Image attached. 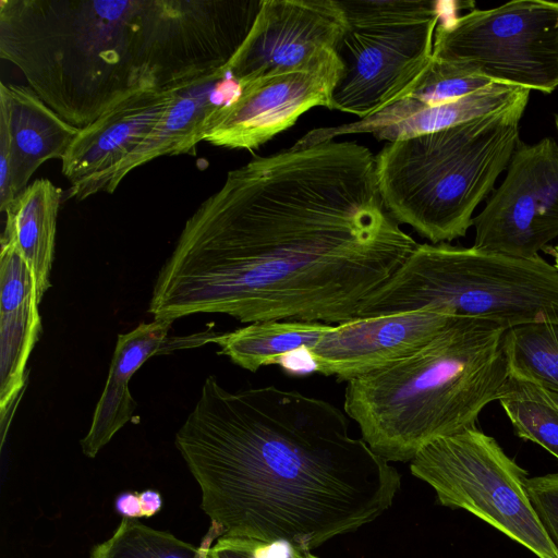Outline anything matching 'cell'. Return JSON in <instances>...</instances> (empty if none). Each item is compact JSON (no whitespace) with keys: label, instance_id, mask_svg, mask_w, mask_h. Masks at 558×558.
<instances>
[{"label":"cell","instance_id":"6da1fadb","mask_svg":"<svg viewBox=\"0 0 558 558\" xmlns=\"http://www.w3.org/2000/svg\"><path fill=\"white\" fill-rule=\"evenodd\" d=\"M417 245L386 210L367 147L292 146L227 173L186 220L148 312L339 325Z\"/></svg>","mask_w":558,"mask_h":558},{"label":"cell","instance_id":"7a4b0ae2","mask_svg":"<svg viewBox=\"0 0 558 558\" xmlns=\"http://www.w3.org/2000/svg\"><path fill=\"white\" fill-rule=\"evenodd\" d=\"M174 444L220 536L310 551L374 521L401 484L339 408L276 386L229 391L208 376Z\"/></svg>","mask_w":558,"mask_h":558},{"label":"cell","instance_id":"3957f363","mask_svg":"<svg viewBox=\"0 0 558 558\" xmlns=\"http://www.w3.org/2000/svg\"><path fill=\"white\" fill-rule=\"evenodd\" d=\"M507 328L453 317L412 354L347 383L344 412L388 462H408L430 441L475 427L510 379Z\"/></svg>","mask_w":558,"mask_h":558},{"label":"cell","instance_id":"277c9868","mask_svg":"<svg viewBox=\"0 0 558 558\" xmlns=\"http://www.w3.org/2000/svg\"><path fill=\"white\" fill-rule=\"evenodd\" d=\"M145 0H0V57L71 125L83 129L156 89L143 47Z\"/></svg>","mask_w":558,"mask_h":558},{"label":"cell","instance_id":"5b68a950","mask_svg":"<svg viewBox=\"0 0 558 558\" xmlns=\"http://www.w3.org/2000/svg\"><path fill=\"white\" fill-rule=\"evenodd\" d=\"M530 92L495 112L387 142L375 171L388 214L433 244L464 236L520 142Z\"/></svg>","mask_w":558,"mask_h":558},{"label":"cell","instance_id":"8992f818","mask_svg":"<svg viewBox=\"0 0 558 558\" xmlns=\"http://www.w3.org/2000/svg\"><path fill=\"white\" fill-rule=\"evenodd\" d=\"M433 310L509 329L558 324V269L537 256L517 258L474 246L418 244L361 304L356 318Z\"/></svg>","mask_w":558,"mask_h":558},{"label":"cell","instance_id":"52a82bcc","mask_svg":"<svg viewBox=\"0 0 558 558\" xmlns=\"http://www.w3.org/2000/svg\"><path fill=\"white\" fill-rule=\"evenodd\" d=\"M343 72L331 110L361 119L400 96L426 69L444 9L432 0H342Z\"/></svg>","mask_w":558,"mask_h":558},{"label":"cell","instance_id":"ba28073f","mask_svg":"<svg viewBox=\"0 0 558 558\" xmlns=\"http://www.w3.org/2000/svg\"><path fill=\"white\" fill-rule=\"evenodd\" d=\"M410 470L442 506L471 512L537 558H558L531 502L527 472L476 426L430 441Z\"/></svg>","mask_w":558,"mask_h":558},{"label":"cell","instance_id":"9c48e42d","mask_svg":"<svg viewBox=\"0 0 558 558\" xmlns=\"http://www.w3.org/2000/svg\"><path fill=\"white\" fill-rule=\"evenodd\" d=\"M433 57L550 94L558 87V1L513 0L449 17L437 25Z\"/></svg>","mask_w":558,"mask_h":558},{"label":"cell","instance_id":"30bf717a","mask_svg":"<svg viewBox=\"0 0 558 558\" xmlns=\"http://www.w3.org/2000/svg\"><path fill=\"white\" fill-rule=\"evenodd\" d=\"M260 1L146 0L144 52L155 88H179L227 68Z\"/></svg>","mask_w":558,"mask_h":558},{"label":"cell","instance_id":"8fae6325","mask_svg":"<svg viewBox=\"0 0 558 558\" xmlns=\"http://www.w3.org/2000/svg\"><path fill=\"white\" fill-rule=\"evenodd\" d=\"M475 248L517 258H535L558 238V145L521 140L507 175L473 218Z\"/></svg>","mask_w":558,"mask_h":558},{"label":"cell","instance_id":"7c38bea8","mask_svg":"<svg viewBox=\"0 0 558 558\" xmlns=\"http://www.w3.org/2000/svg\"><path fill=\"white\" fill-rule=\"evenodd\" d=\"M343 62L335 49L306 66L240 84L239 95L215 116L204 138L215 146L255 149L314 107L331 109Z\"/></svg>","mask_w":558,"mask_h":558},{"label":"cell","instance_id":"4fadbf2b","mask_svg":"<svg viewBox=\"0 0 558 558\" xmlns=\"http://www.w3.org/2000/svg\"><path fill=\"white\" fill-rule=\"evenodd\" d=\"M347 26L338 0H262L248 35L227 69L243 84L306 66L326 50H338Z\"/></svg>","mask_w":558,"mask_h":558},{"label":"cell","instance_id":"5bb4252c","mask_svg":"<svg viewBox=\"0 0 558 558\" xmlns=\"http://www.w3.org/2000/svg\"><path fill=\"white\" fill-rule=\"evenodd\" d=\"M452 318L433 310L356 318L333 325L310 354L316 373L348 383L417 351Z\"/></svg>","mask_w":558,"mask_h":558},{"label":"cell","instance_id":"9a60e30c","mask_svg":"<svg viewBox=\"0 0 558 558\" xmlns=\"http://www.w3.org/2000/svg\"><path fill=\"white\" fill-rule=\"evenodd\" d=\"M241 92L227 68L179 87L148 136L118 166L94 179L71 185L68 197L83 201L112 193L135 168L158 158L192 154L204 141L216 113Z\"/></svg>","mask_w":558,"mask_h":558},{"label":"cell","instance_id":"2e32d148","mask_svg":"<svg viewBox=\"0 0 558 558\" xmlns=\"http://www.w3.org/2000/svg\"><path fill=\"white\" fill-rule=\"evenodd\" d=\"M81 129L64 121L31 88L0 84V209L47 160L62 159Z\"/></svg>","mask_w":558,"mask_h":558},{"label":"cell","instance_id":"e0dca14e","mask_svg":"<svg viewBox=\"0 0 558 558\" xmlns=\"http://www.w3.org/2000/svg\"><path fill=\"white\" fill-rule=\"evenodd\" d=\"M0 423L1 440L26 385V365L43 330L34 274L15 244L1 235Z\"/></svg>","mask_w":558,"mask_h":558},{"label":"cell","instance_id":"ac0fdd59","mask_svg":"<svg viewBox=\"0 0 558 558\" xmlns=\"http://www.w3.org/2000/svg\"><path fill=\"white\" fill-rule=\"evenodd\" d=\"M173 320L154 319L118 336L107 381L96 404L90 427L81 439L83 453L95 458L112 437L132 420L136 409L129 383L135 372L153 355L169 353L213 342L217 332L169 337Z\"/></svg>","mask_w":558,"mask_h":558},{"label":"cell","instance_id":"d6986e66","mask_svg":"<svg viewBox=\"0 0 558 558\" xmlns=\"http://www.w3.org/2000/svg\"><path fill=\"white\" fill-rule=\"evenodd\" d=\"M177 89L140 90L81 129L61 159L62 173L71 185L123 161L154 130Z\"/></svg>","mask_w":558,"mask_h":558},{"label":"cell","instance_id":"ffe728a7","mask_svg":"<svg viewBox=\"0 0 558 558\" xmlns=\"http://www.w3.org/2000/svg\"><path fill=\"white\" fill-rule=\"evenodd\" d=\"M526 88L494 83L456 101L402 112L379 110L359 121L315 129L304 134L299 146H310L354 133H372L378 141L393 142L442 130L512 104Z\"/></svg>","mask_w":558,"mask_h":558},{"label":"cell","instance_id":"44dd1931","mask_svg":"<svg viewBox=\"0 0 558 558\" xmlns=\"http://www.w3.org/2000/svg\"><path fill=\"white\" fill-rule=\"evenodd\" d=\"M62 190L48 179L28 184L8 206L2 236L10 239L34 274L38 299L51 287L57 217Z\"/></svg>","mask_w":558,"mask_h":558},{"label":"cell","instance_id":"7402d4cb","mask_svg":"<svg viewBox=\"0 0 558 558\" xmlns=\"http://www.w3.org/2000/svg\"><path fill=\"white\" fill-rule=\"evenodd\" d=\"M332 326L315 322H258L217 333L213 342L219 345V354L254 373L263 366L278 365L280 359L294 350L312 349Z\"/></svg>","mask_w":558,"mask_h":558},{"label":"cell","instance_id":"603a6c76","mask_svg":"<svg viewBox=\"0 0 558 558\" xmlns=\"http://www.w3.org/2000/svg\"><path fill=\"white\" fill-rule=\"evenodd\" d=\"M510 376L558 395V324L529 323L507 329Z\"/></svg>","mask_w":558,"mask_h":558},{"label":"cell","instance_id":"cb8c5ba5","mask_svg":"<svg viewBox=\"0 0 558 558\" xmlns=\"http://www.w3.org/2000/svg\"><path fill=\"white\" fill-rule=\"evenodd\" d=\"M499 402L520 438L558 460V403L547 390L510 376Z\"/></svg>","mask_w":558,"mask_h":558},{"label":"cell","instance_id":"d4e9b609","mask_svg":"<svg viewBox=\"0 0 558 558\" xmlns=\"http://www.w3.org/2000/svg\"><path fill=\"white\" fill-rule=\"evenodd\" d=\"M215 536L209 531L208 539L197 547L169 532L123 518L108 539L93 547L89 558H211Z\"/></svg>","mask_w":558,"mask_h":558},{"label":"cell","instance_id":"484cf974","mask_svg":"<svg viewBox=\"0 0 558 558\" xmlns=\"http://www.w3.org/2000/svg\"><path fill=\"white\" fill-rule=\"evenodd\" d=\"M496 82L432 57L422 74L400 96L380 110L402 112L456 101ZM376 113V112H375Z\"/></svg>","mask_w":558,"mask_h":558},{"label":"cell","instance_id":"4316f807","mask_svg":"<svg viewBox=\"0 0 558 558\" xmlns=\"http://www.w3.org/2000/svg\"><path fill=\"white\" fill-rule=\"evenodd\" d=\"M300 550L302 548L282 539L228 535L219 536L209 549L211 558H295Z\"/></svg>","mask_w":558,"mask_h":558},{"label":"cell","instance_id":"83f0119b","mask_svg":"<svg viewBox=\"0 0 558 558\" xmlns=\"http://www.w3.org/2000/svg\"><path fill=\"white\" fill-rule=\"evenodd\" d=\"M526 489L542 524L558 550V473L529 478Z\"/></svg>","mask_w":558,"mask_h":558},{"label":"cell","instance_id":"f1b7e54d","mask_svg":"<svg viewBox=\"0 0 558 558\" xmlns=\"http://www.w3.org/2000/svg\"><path fill=\"white\" fill-rule=\"evenodd\" d=\"M161 507V495L154 489L122 493L114 500L116 511L126 519L153 517L160 511Z\"/></svg>","mask_w":558,"mask_h":558},{"label":"cell","instance_id":"f546056e","mask_svg":"<svg viewBox=\"0 0 558 558\" xmlns=\"http://www.w3.org/2000/svg\"><path fill=\"white\" fill-rule=\"evenodd\" d=\"M278 365L292 374L316 373L315 363L307 348H301L287 354L279 360Z\"/></svg>","mask_w":558,"mask_h":558},{"label":"cell","instance_id":"4dcf8cb0","mask_svg":"<svg viewBox=\"0 0 558 558\" xmlns=\"http://www.w3.org/2000/svg\"><path fill=\"white\" fill-rule=\"evenodd\" d=\"M544 252L549 254L554 259V265L558 269V243L551 246H547Z\"/></svg>","mask_w":558,"mask_h":558},{"label":"cell","instance_id":"1f68e13d","mask_svg":"<svg viewBox=\"0 0 558 558\" xmlns=\"http://www.w3.org/2000/svg\"><path fill=\"white\" fill-rule=\"evenodd\" d=\"M295 558H317L308 550H300Z\"/></svg>","mask_w":558,"mask_h":558},{"label":"cell","instance_id":"d6a6232c","mask_svg":"<svg viewBox=\"0 0 558 558\" xmlns=\"http://www.w3.org/2000/svg\"><path fill=\"white\" fill-rule=\"evenodd\" d=\"M548 392L550 393V396L553 397V399L558 403V395H557V393H554V392H550V391H548Z\"/></svg>","mask_w":558,"mask_h":558},{"label":"cell","instance_id":"836d02e7","mask_svg":"<svg viewBox=\"0 0 558 558\" xmlns=\"http://www.w3.org/2000/svg\"><path fill=\"white\" fill-rule=\"evenodd\" d=\"M556 126H557V130H558V114H556Z\"/></svg>","mask_w":558,"mask_h":558}]
</instances>
